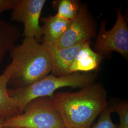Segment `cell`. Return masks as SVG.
<instances>
[{"mask_svg":"<svg viewBox=\"0 0 128 128\" xmlns=\"http://www.w3.org/2000/svg\"><path fill=\"white\" fill-rule=\"evenodd\" d=\"M53 4L58 10L56 15L70 21L77 15L81 5L76 0H58Z\"/></svg>","mask_w":128,"mask_h":128,"instance_id":"cell-13","label":"cell"},{"mask_svg":"<svg viewBox=\"0 0 128 128\" xmlns=\"http://www.w3.org/2000/svg\"><path fill=\"white\" fill-rule=\"evenodd\" d=\"M91 43V40L87 42L79 51L69 68V74L89 73L99 68L104 56L92 50Z\"/></svg>","mask_w":128,"mask_h":128,"instance_id":"cell-9","label":"cell"},{"mask_svg":"<svg viewBox=\"0 0 128 128\" xmlns=\"http://www.w3.org/2000/svg\"><path fill=\"white\" fill-rule=\"evenodd\" d=\"M20 35L18 26L12 22L0 18V68L5 55L16 46Z\"/></svg>","mask_w":128,"mask_h":128,"instance_id":"cell-11","label":"cell"},{"mask_svg":"<svg viewBox=\"0 0 128 128\" xmlns=\"http://www.w3.org/2000/svg\"><path fill=\"white\" fill-rule=\"evenodd\" d=\"M43 23L41 26L42 43L53 45L62 37L68 28L70 20L56 15H50L40 19Z\"/></svg>","mask_w":128,"mask_h":128,"instance_id":"cell-10","label":"cell"},{"mask_svg":"<svg viewBox=\"0 0 128 128\" xmlns=\"http://www.w3.org/2000/svg\"><path fill=\"white\" fill-rule=\"evenodd\" d=\"M50 98L64 127L90 128L109 106L107 92L101 83L94 82L76 92H58Z\"/></svg>","mask_w":128,"mask_h":128,"instance_id":"cell-1","label":"cell"},{"mask_svg":"<svg viewBox=\"0 0 128 128\" xmlns=\"http://www.w3.org/2000/svg\"><path fill=\"white\" fill-rule=\"evenodd\" d=\"M11 72L8 65L0 76V117L5 119L19 114L15 102L8 94V86Z\"/></svg>","mask_w":128,"mask_h":128,"instance_id":"cell-12","label":"cell"},{"mask_svg":"<svg viewBox=\"0 0 128 128\" xmlns=\"http://www.w3.org/2000/svg\"><path fill=\"white\" fill-rule=\"evenodd\" d=\"M16 0H0V17L5 12L11 10Z\"/></svg>","mask_w":128,"mask_h":128,"instance_id":"cell-16","label":"cell"},{"mask_svg":"<svg viewBox=\"0 0 128 128\" xmlns=\"http://www.w3.org/2000/svg\"><path fill=\"white\" fill-rule=\"evenodd\" d=\"M89 41L66 48H58L54 45L43 44L50 56L51 74L58 77L70 74L69 70L71 64L79 51Z\"/></svg>","mask_w":128,"mask_h":128,"instance_id":"cell-8","label":"cell"},{"mask_svg":"<svg viewBox=\"0 0 128 128\" xmlns=\"http://www.w3.org/2000/svg\"><path fill=\"white\" fill-rule=\"evenodd\" d=\"M112 113L108 106L101 112L100 118L96 124L90 128H118L117 125L115 124L112 120Z\"/></svg>","mask_w":128,"mask_h":128,"instance_id":"cell-15","label":"cell"},{"mask_svg":"<svg viewBox=\"0 0 128 128\" xmlns=\"http://www.w3.org/2000/svg\"><path fill=\"white\" fill-rule=\"evenodd\" d=\"M112 112L117 113L120 118L118 128H128V103L127 101L114 102L109 106Z\"/></svg>","mask_w":128,"mask_h":128,"instance_id":"cell-14","label":"cell"},{"mask_svg":"<svg viewBox=\"0 0 128 128\" xmlns=\"http://www.w3.org/2000/svg\"><path fill=\"white\" fill-rule=\"evenodd\" d=\"M1 128H13V127H2Z\"/></svg>","mask_w":128,"mask_h":128,"instance_id":"cell-18","label":"cell"},{"mask_svg":"<svg viewBox=\"0 0 128 128\" xmlns=\"http://www.w3.org/2000/svg\"><path fill=\"white\" fill-rule=\"evenodd\" d=\"M46 0H16L11 10L12 22L22 23L24 38H32L41 42V12Z\"/></svg>","mask_w":128,"mask_h":128,"instance_id":"cell-6","label":"cell"},{"mask_svg":"<svg viewBox=\"0 0 128 128\" xmlns=\"http://www.w3.org/2000/svg\"><path fill=\"white\" fill-rule=\"evenodd\" d=\"M64 128H69V127H64Z\"/></svg>","mask_w":128,"mask_h":128,"instance_id":"cell-19","label":"cell"},{"mask_svg":"<svg viewBox=\"0 0 128 128\" xmlns=\"http://www.w3.org/2000/svg\"><path fill=\"white\" fill-rule=\"evenodd\" d=\"M96 22L87 5L81 4L77 15L70 20L64 35L53 45L58 48H66L91 40L96 36Z\"/></svg>","mask_w":128,"mask_h":128,"instance_id":"cell-7","label":"cell"},{"mask_svg":"<svg viewBox=\"0 0 128 128\" xmlns=\"http://www.w3.org/2000/svg\"><path fill=\"white\" fill-rule=\"evenodd\" d=\"M9 53L12 72L8 86L12 89L27 86L51 72L48 51L34 38H24L22 43L14 46Z\"/></svg>","mask_w":128,"mask_h":128,"instance_id":"cell-2","label":"cell"},{"mask_svg":"<svg viewBox=\"0 0 128 128\" xmlns=\"http://www.w3.org/2000/svg\"><path fill=\"white\" fill-rule=\"evenodd\" d=\"M2 127L18 128H64V122L49 97L30 102L21 114L4 119Z\"/></svg>","mask_w":128,"mask_h":128,"instance_id":"cell-4","label":"cell"},{"mask_svg":"<svg viewBox=\"0 0 128 128\" xmlns=\"http://www.w3.org/2000/svg\"><path fill=\"white\" fill-rule=\"evenodd\" d=\"M96 73H75L58 77L52 74L24 87L8 89V94L15 102L19 114L28 104L39 97H51L58 89L64 87L82 88L94 83Z\"/></svg>","mask_w":128,"mask_h":128,"instance_id":"cell-3","label":"cell"},{"mask_svg":"<svg viewBox=\"0 0 128 128\" xmlns=\"http://www.w3.org/2000/svg\"><path fill=\"white\" fill-rule=\"evenodd\" d=\"M107 20L102 21L94 44L95 51L102 56L116 52L126 60L128 57V27L122 13L118 10L114 27L106 30Z\"/></svg>","mask_w":128,"mask_h":128,"instance_id":"cell-5","label":"cell"},{"mask_svg":"<svg viewBox=\"0 0 128 128\" xmlns=\"http://www.w3.org/2000/svg\"><path fill=\"white\" fill-rule=\"evenodd\" d=\"M4 119V118L0 117V128H1L2 127V122H3V121Z\"/></svg>","mask_w":128,"mask_h":128,"instance_id":"cell-17","label":"cell"}]
</instances>
